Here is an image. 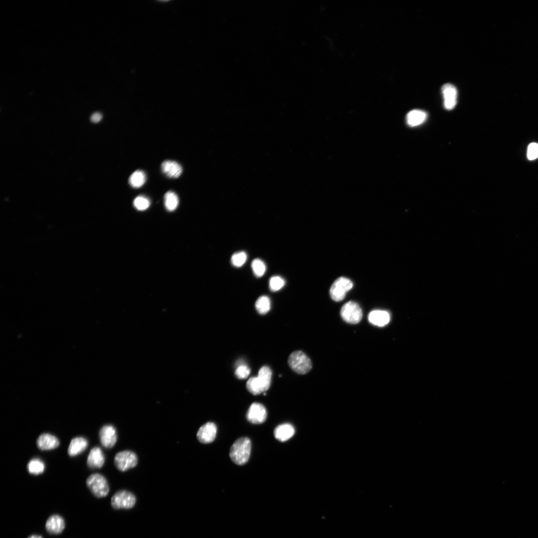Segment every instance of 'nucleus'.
Masks as SVG:
<instances>
[{
    "label": "nucleus",
    "mask_w": 538,
    "mask_h": 538,
    "mask_svg": "<svg viewBox=\"0 0 538 538\" xmlns=\"http://www.w3.org/2000/svg\"><path fill=\"white\" fill-rule=\"evenodd\" d=\"M442 90L445 108L448 110L453 109L457 103L458 91L456 88L452 84H446L443 86Z\"/></svg>",
    "instance_id": "obj_12"
},
{
    "label": "nucleus",
    "mask_w": 538,
    "mask_h": 538,
    "mask_svg": "<svg viewBox=\"0 0 538 538\" xmlns=\"http://www.w3.org/2000/svg\"><path fill=\"white\" fill-rule=\"evenodd\" d=\"M102 119V115L99 112H95L94 113L92 116L91 120L92 122L94 123H97L99 122Z\"/></svg>",
    "instance_id": "obj_31"
},
{
    "label": "nucleus",
    "mask_w": 538,
    "mask_h": 538,
    "mask_svg": "<svg viewBox=\"0 0 538 538\" xmlns=\"http://www.w3.org/2000/svg\"><path fill=\"white\" fill-rule=\"evenodd\" d=\"M146 181L145 173L141 170H138L134 172L130 176L129 183L131 186L134 188H139L142 187Z\"/></svg>",
    "instance_id": "obj_22"
},
{
    "label": "nucleus",
    "mask_w": 538,
    "mask_h": 538,
    "mask_svg": "<svg viewBox=\"0 0 538 538\" xmlns=\"http://www.w3.org/2000/svg\"><path fill=\"white\" fill-rule=\"evenodd\" d=\"M161 169L163 173L170 178H178L183 173L181 165L173 160L164 161L161 163Z\"/></svg>",
    "instance_id": "obj_15"
},
{
    "label": "nucleus",
    "mask_w": 538,
    "mask_h": 538,
    "mask_svg": "<svg viewBox=\"0 0 538 538\" xmlns=\"http://www.w3.org/2000/svg\"><path fill=\"white\" fill-rule=\"evenodd\" d=\"M252 268L254 275L258 278L263 276L266 270L265 264L259 259H256L253 261Z\"/></svg>",
    "instance_id": "obj_25"
},
{
    "label": "nucleus",
    "mask_w": 538,
    "mask_h": 538,
    "mask_svg": "<svg viewBox=\"0 0 538 538\" xmlns=\"http://www.w3.org/2000/svg\"><path fill=\"white\" fill-rule=\"evenodd\" d=\"M114 463L118 471L126 472L137 466L138 458L136 453L132 451L123 450L115 455Z\"/></svg>",
    "instance_id": "obj_5"
},
{
    "label": "nucleus",
    "mask_w": 538,
    "mask_h": 538,
    "mask_svg": "<svg viewBox=\"0 0 538 538\" xmlns=\"http://www.w3.org/2000/svg\"><path fill=\"white\" fill-rule=\"evenodd\" d=\"M136 497L130 491L126 490L118 491L112 496L111 505L115 510L131 509L136 504Z\"/></svg>",
    "instance_id": "obj_4"
},
{
    "label": "nucleus",
    "mask_w": 538,
    "mask_h": 538,
    "mask_svg": "<svg viewBox=\"0 0 538 538\" xmlns=\"http://www.w3.org/2000/svg\"><path fill=\"white\" fill-rule=\"evenodd\" d=\"M65 526L64 520L62 516L53 515L46 522V529L51 535H59L63 531Z\"/></svg>",
    "instance_id": "obj_14"
},
{
    "label": "nucleus",
    "mask_w": 538,
    "mask_h": 538,
    "mask_svg": "<svg viewBox=\"0 0 538 538\" xmlns=\"http://www.w3.org/2000/svg\"><path fill=\"white\" fill-rule=\"evenodd\" d=\"M267 416V412L265 407L258 403L253 404L247 413L248 421L254 424L263 423L266 420Z\"/></svg>",
    "instance_id": "obj_9"
},
{
    "label": "nucleus",
    "mask_w": 538,
    "mask_h": 538,
    "mask_svg": "<svg viewBox=\"0 0 538 538\" xmlns=\"http://www.w3.org/2000/svg\"><path fill=\"white\" fill-rule=\"evenodd\" d=\"M87 485L93 495L98 499L108 495L110 488L106 478L99 474L91 475L87 479Z\"/></svg>",
    "instance_id": "obj_3"
},
{
    "label": "nucleus",
    "mask_w": 538,
    "mask_h": 538,
    "mask_svg": "<svg viewBox=\"0 0 538 538\" xmlns=\"http://www.w3.org/2000/svg\"><path fill=\"white\" fill-rule=\"evenodd\" d=\"M285 285V280L279 276H274L270 280L269 286L271 290L273 292L280 290Z\"/></svg>",
    "instance_id": "obj_27"
},
{
    "label": "nucleus",
    "mask_w": 538,
    "mask_h": 538,
    "mask_svg": "<svg viewBox=\"0 0 538 538\" xmlns=\"http://www.w3.org/2000/svg\"><path fill=\"white\" fill-rule=\"evenodd\" d=\"M37 447L41 450L54 449L60 445V441L56 436L44 433L40 435L36 440Z\"/></svg>",
    "instance_id": "obj_13"
},
{
    "label": "nucleus",
    "mask_w": 538,
    "mask_h": 538,
    "mask_svg": "<svg viewBox=\"0 0 538 538\" xmlns=\"http://www.w3.org/2000/svg\"><path fill=\"white\" fill-rule=\"evenodd\" d=\"M353 285V283L349 279L345 277L338 278L330 287L331 298L336 302L343 301Z\"/></svg>",
    "instance_id": "obj_7"
},
{
    "label": "nucleus",
    "mask_w": 538,
    "mask_h": 538,
    "mask_svg": "<svg viewBox=\"0 0 538 538\" xmlns=\"http://www.w3.org/2000/svg\"><path fill=\"white\" fill-rule=\"evenodd\" d=\"M252 450V442L249 438L244 437L237 440L232 445L229 456L235 464L243 466L249 461Z\"/></svg>",
    "instance_id": "obj_1"
},
{
    "label": "nucleus",
    "mask_w": 538,
    "mask_h": 538,
    "mask_svg": "<svg viewBox=\"0 0 538 538\" xmlns=\"http://www.w3.org/2000/svg\"><path fill=\"white\" fill-rule=\"evenodd\" d=\"M135 208L138 211H143L149 208L150 205V201L149 199L144 196L137 197L133 202Z\"/></svg>",
    "instance_id": "obj_26"
},
{
    "label": "nucleus",
    "mask_w": 538,
    "mask_h": 538,
    "mask_svg": "<svg viewBox=\"0 0 538 538\" xmlns=\"http://www.w3.org/2000/svg\"><path fill=\"white\" fill-rule=\"evenodd\" d=\"M527 157L529 159L533 160L538 158V144L531 143L528 148Z\"/></svg>",
    "instance_id": "obj_30"
},
{
    "label": "nucleus",
    "mask_w": 538,
    "mask_h": 538,
    "mask_svg": "<svg viewBox=\"0 0 538 538\" xmlns=\"http://www.w3.org/2000/svg\"><path fill=\"white\" fill-rule=\"evenodd\" d=\"M100 441L103 447L111 448L117 441V434L115 428L111 425L103 426L99 431Z\"/></svg>",
    "instance_id": "obj_11"
},
{
    "label": "nucleus",
    "mask_w": 538,
    "mask_h": 538,
    "mask_svg": "<svg viewBox=\"0 0 538 538\" xmlns=\"http://www.w3.org/2000/svg\"><path fill=\"white\" fill-rule=\"evenodd\" d=\"M27 468L30 474L34 475H38L44 473L45 469V465L41 460L37 459H34L29 462Z\"/></svg>",
    "instance_id": "obj_23"
},
{
    "label": "nucleus",
    "mask_w": 538,
    "mask_h": 538,
    "mask_svg": "<svg viewBox=\"0 0 538 538\" xmlns=\"http://www.w3.org/2000/svg\"><path fill=\"white\" fill-rule=\"evenodd\" d=\"M105 463V457L102 449L99 447L93 448L88 456L87 464L92 469H100Z\"/></svg>",
    "instance_id": "obj_16"
},
{
    "label": "nucleus",
    "mask_w": 538,
    "mask_h": 538,
    "mask_svg": "<svg viewBox=\"0 0 538 538\" xmlns=\"http://www.w3.org/2000/svg\"><path fill=\"white\" fill-rule=\"evenodd\" d=\"M247 260V254L245 252H242L234 254L231 257L232 265L236 267H240L245 263Z\"/></svg>",
    "instance_id": "obj_29"
},
{
    "label": "nucleus",
    "mask_w": 538,
    "mask_h": 538,
    "mask_svg": "<svg viewBox=\"0 0 538 538\" xmlns=\"http://www.w3.org/2000/svg\"><path fill=\"white\" fill-rule=\"evenodd\" d=\"M368 320L372 324L382 327L387 325L389 322L390 316L386 311L375 310L369 313Z\"/></svg>",
    "instance_id": "obj_18"
},
{
    "label": "nucleus",
    "mask_w": 538,
    "mask_h": 538,
    "mask_svg": "<svg viewBox=\"0 0 538 538\" xmlns=\"http://www.w3.org/2000/svg\"><path fill=\"white\" fill-rule=\"evenodd\" d=\"M251 374V369L244 364H239L235 371V375L241 380L247 379Z\"/></svg>",
    "instance_id": "obj_28"
},
{
    "label": "nucleus",
    "mask_w": 538,
    "mask_h": 538,
    "mask_svg": "<svg viewBox=\"0 0 538 538\" xmlns=\"http://www.w3.org/2000/svg\"><path fill=\"white\" fill-rule=\"evenodd\" d=\"M164 205L169 212H173L178 206L179 200L177 195L173 191H169L164 195Z\"/></svg>",
    "instance_id": "obj_21"
},
{
    "label": "nucleus",
    "mask_w": 538,
    "mask_h": 538,
    "mask_svg": "<svg viewBox=\"0 0 538 538\" xmlns=\"http://www.w3.org/2000/svg\"><path fill=\"white\" fill-rule=\"evenodd\" d=\"M28 538H43L42 537L37 535H32L29 536Z\"/></svg>",
    "instance_id": "obj_32"
},
{
    "label": "nucleus",
    "mask_w": 538,
    "mask_h": 538,
    "mask_svg": "<svg viewBox=\"0 0 538 538\" xmlns=\"http://www.w3.org/2000/svg\"><path fill=\"white\" fill-rule=\"evenodd\" d=\"M89 444L87 440L84 437H76L70 442L67 452L70 457H75L84 452Z\"/></svg>",
    "instance_id": "obj_17"
},
{
    "label": "nucleus",
    "mask_w": 538,
    "mask_h": 538,
    "mask_svg": "<svg viewBox=\"0 0 538 538\" xmlns=\"http://www.w3.org/2000/svg\"><path fill=\"white\" fill-rule=\"evenodd\" d=\"M295 433V429L292 425L284 424L276 428L274 436L278 441L284 442L291 439L294 435Z\"/></svg>",
    "instance_id": "obj_19"
},
{
    "label": "nucleus",
    "mask_w": 538,
    "mask_h": 538,
    "mask_svg": "<svg viewBox=\"0 0 538 538\" xmlns=\"http://www.w3.org/2000/svg\"><path fill=\"white\" fill-rule=\"evenodd\" d=\"M288 363L292 370L300 375L308 373L312 368L309 357L301 351L292 353L288 357Z\"/></svg>",
    "instance_id": "obj_6"
},
{
    "label": "nucleus",
    "mask_w": 538,
    "mask_h": 538,
    "mask_svg": "<svg viewBox=\"0 0 538 538\" xmlns=\"http://www.w3.org/2000/svg\"><path fill=\"white\" fill-rule=\"evenodd\" d=\"M217 427L213 422L206 423L198 430L196 437L199 442L204 444L213 443L217 436Z\"/></svg>",
    "instance_id": "obj_10"
},
{
    "label": "nucleus",
    "mask_w": 538,
    "mask_h": 538,
    "mask_svg": "<svg viewBox=\"0 0 538 538\" xmlns=\"http://www.w3.org/2000/svg\"><path fill=\"white\" fill-rule=\"evenodd\" d=\"M255 307L258 312L261 315L266 314L270 310L271 302L266 296L260 297L256 301Z\"/></svg>",
    "instance_id": "obj_24"
},
{
    "label": "nucleus",
    "mask_w": 538,
    "mask_h": 538,
    "mask_svg": "<svg viewBox=\"0 0 538 538\" xmlns=\"http://www.w3.org/2000/svg\"><path fill=\"white\" fill-rule=\"evenodd\" d=\"M427 114L421 110H413L407 115V122L411 127H416L421 125L427 118Z\"/></svg>",
    "instance_id": "obj_20"
},
{
    "label": "nucleus",
    "mask_w": 538,
    "mask_h": 538,
    "mask_svg": "<svg viewBox=\"0 0 538 538\" xmlns=\"http://www.w3.org/2000/svg\"><path fill=\"white\" fill-rule=\"evenodd\" d=\"M271 379V370L268 366H263L260 369L257 377L248 380L246 384L247 389L254 395H259L269 389Z\"/></svg>",
    "instance_id": "obj_2"
},
{
    "label": "nucleus",
    "mask_w": 538,
    "mask_h": 538,
    "mask_svg": "<svg viewBox=\"0 0 538 538\" xmlns=\"http://www.w3.org/2000/svg\"><path fill=\"white\" fill-rule=\"evenodd\" d=\"M341 315L346 322L350 324H356L362 319V311L357 303L350 301L343 306Z\"/></svg>",
    "instance_id": "obj_8"
}]
</instances>
